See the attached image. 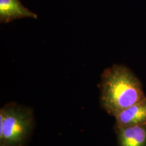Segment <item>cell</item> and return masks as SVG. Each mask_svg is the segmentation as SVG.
I'll list each match as a JSON object with an SVG mask.
<instances>
[{
    "mask_svg": "<svg viewBox=\"0 0 146 146\" xmlns=\"http://www.w3.org/2000/svg\"><path fill=\"white\" fill-rule=\"evenodd\" d=\"M99 88L102 108L113 116L146 98L141 81L123 64L106 68L101 74Z\"/></svg>",
    "mask_w": 146,
    "mask_h": 146,
    "instance_id": "6da1fadb",
    "label": "cell"
},
{
    "mask_svg": "<svg viewBox=\"0 0 146 146\" xmlns=\"http://www.w3.org/2000/svg\"><path fill=\"white\" fill-rule=\"evenodd\" d=\"M34 127L33 110L15 102L0 109V146H25Z\"/></svg>",
    "mask_w": 146,
    "mask_h": 146,
    "instance_id": "7a4b0ae2",
    "label": "cell"
},
{
    "mask_svg": "<svg viewBox=\"0 0 146 146\" xmlns=\"http://www.w3.org/2000/svg\"><path fill=\"white\" fill-rule=\"evenodd\" d=\"M115 133L118 146H146V124L116 126Z\"/></svg>",
    "mask_w": 146,
    "mask_h": 146,
    "instance_id": "3957f363",
    "label": "cell"
},
{
    "mask_svg": "<svg viewBox=\"0 0 146 146\" xmlns=\"http://www.w3.org/2000/svg\"><path fill=\"white\" fill-rule=\"evenodd\" d=\"M116 126L146 124V98L120 111L114 116Z\"/></svg>",
    "mask_w": 146,
    "mask_h": 146,
    "instance_id": "277c9868",
    "label": "cell"
},
{
    "mask_svg": "<svg viewBox=\"0 0 146 146\" xmlns=\"http://www.w3.org/2000/svg\"><path fill=\"white\" fill-rule=\"evenodd\" d=\"M26 18L36 19L37 15L27 8L21 0H0V23L7 24Z\"/></svg>",
    "mask_w": 146,
    "mask_h": 146,
    "instance_id": "5b68a950",
    "label": "cell"
}]
</instances>
